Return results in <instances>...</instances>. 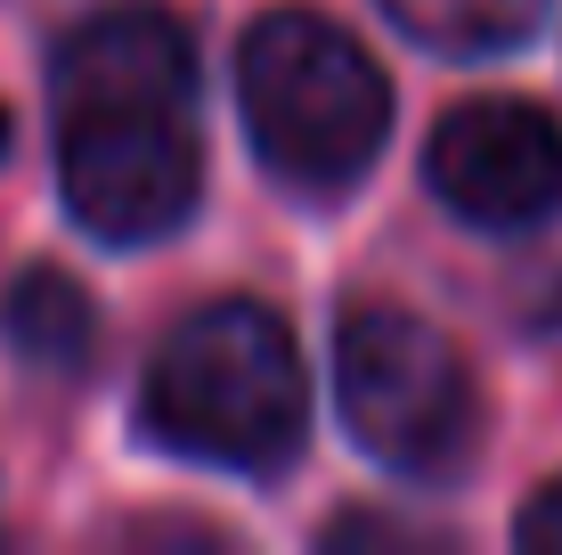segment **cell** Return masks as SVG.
Segmentation results:
<instances>
[{
	"instance_id": "cell-1",
	"label": "cell",
	"mask_w": 562,
	"mask_h": 555,
	"mask_svg": "<svg viewBox=\"0 0 562 555\" xmlns=\"http://www.w3.org/2000/svg\"><path fill=\"white\" fill-rule=\"evenodd\" d=\"M196 57L164 9H106L57 49V188L106 245H147L188 221Z\"/></svg>"
},
{
	"instance_id": "cell-2",
	"label": "cell",
	"mask_w": 562,
	"mask_h": 555,
	"mask_svg": "<svg viewBox=\"0 0 562 555\" xmlns=\"http://www.w3.org/2000/svg\"><path fill=\"white\" fill-rule=\"evenodd\" d=\"M302 352L261 302H204L147 359V433L196 466L278 474L302 449Z\"/></svg>"
},
{
	"instance_id": "cell-3",
	"label": "cell",
	"mask_w": 562,
	"mask_h": 555,
	"mask_svg": "<svg viewBox=\"0 0 562 555\" xmlns=\"http://www.w3.org/2000/svg\"><path fill=\"white\" fill-rule=\"evenodd\" d=\"M237 99L261 164L302 197H342L392 131L375 57L310 9H278L237 49Z\"/></svg>"
},
{
	"instance_id": "cell-4",
	"label": "cell",
	"mask_w": 562,
	"mask_h": 555,
	"mask_svg": "<svg viewBox=\"0 0 562 555\" xmlns=\"http://www.w3.org/2000/svg\"><path fill=\"white\" fill-rule=\"evenodd\" d=\"M335 400L351 442L375 466L432 482V474L464 466L473 449V376L449 352V335H432L408 311H351L335 335Z\"/></svg>"
},
{
	"instance_id": "cell-5",
	"label": "cell",
	"mask_w": 562,
	"mask_h": 555,
	"mask_svg": "<svg viewBox=\"0 0 562 555\" xmlns=\"http://www.w3.org/2000/svg\"><path fill=\"white\" fill-rule=\"evenodd\" d=\"M432 197L473 229H538L562 204V123L530 99H464L432 131Z\"/></svg>"
},
{
	"instance_id": "cell-6",
	"label": "cell",
	"mask_w": 562,
	"mask_h": 555,
	"mask_svg": "<svg viewBox=\"0 0 562 555\" xmlns=\"http://www.w3.org/2000/svg\"><path fill=\"white\" fill-rule=\"evenodd\" d=\"M0 335H9V352L25 359V368L74 376L90 359V343H99V319H90V302H82L74 278L33 270V278L9 286V302H0Z\"/></svg>"
},
{
	"instance_id": "cell-7",
	"label": "cell",
	"mask_w": 562,
	"mask_h": 555,
	"mask_svg": "<svg viewBox=\"0 0 562 555\" xmlns=\"http://www.w3.org/2000/svg\"><path fill=\"white\" fill-rule=\"evenodd\" d=\"M554 0H383L400 33L416 49H440V57H497V49H521L538 25H547Z\"/></svg>"
},
{
	"instance_id": "cell-8",
	"label": "cell",
	"mask_w": 562,
	"mask_h": 555,
	"mask_svg": "<svg viewBox=\"0 0 562 555\" xmlns=\"http://www.w3.org/2000/svg\"><path fill=\"white\" fill-rule=\"evenodd\" d=\"M521 547H538V555H562V474H554V482L547 490H538V499L530 507H521Z\"/></svg>"
},
{
	"instance_id": "cell-9",
	"label": "cell",
	"mask_w": 562,
	"mask_h": 555,
	"mask_svg": "<svg viewBox=\"0 0 562 555\" xmlns=\"http://www.w3.org/2000/svg\"><path fill=\"white\" fill-rule=\"evenodd\" d=\"M0 156H9V107H0Z\"/></svg>"
}]
</instances>
